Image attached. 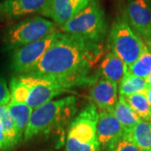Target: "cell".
<instances>
[{
    "label": "cell",
    "instance_id": "6da1fadb",
    "mask_svg": "<svg viewBox=\"0 0 151 151\" xmlns=\"http://www.w3.org/2000/svg\"><path fill=\"white\" fill-rule=\"evenodd\" d=\"M100 44L60 32L33 70L25 75L92 81L87 74L100 58Z\"/></svg>",
    "mask_w": 151,
    "mask_h": 151
},
{
    "label": "cell",
    "instance_id": "7a4b0ae2",
    "mask_svg": "<svg viewBox=\"0 0 151 151\" xmlns=\"http://www.w3.org/2000/svg\"><path fill=\"white\" fill-rule=\"evenodd\" d=\"M76 113V97H63L50 101L34 109L29 118L24 139L27 141L34 137L46 134L55 127L67 122Z\"/></svg>",
    "mask_w": 151,
    "mask_h": 151
},
{
    "label": "cell",
    "instance_id": "3957f363",
    "mask_svg": "<svg viewBox=\"0 0 151 151\" xmlns=\"http://www.w3.org/2000/svg\"><path fill=\"white\" fill-rule=\"evenodd\" d=\"M55 31L56 26L53 22L43 17H29L12 24L3 30L2 48L4 51L14 50L45 39Z\"/></svg>",
    "mask_w": 151,
    "mask_h": 151
},
{
    "label": "cell",
    "instance_id": "277c9868",
    "mask_svg": "<svg viewBox=\"0 0 151 151\" xmlns=\"http://www.w3.org/2000/svg\"><path fill=\"white\" fill-rule=\"evenodd\" d=\"M60 29L65 34L100 44L108 29L104 10L97 2H90L80 13L60 26Z\"/></svg>",
    "mask_w": 151,
    "mask_h": 151
},
{
    "label": "cell",
    "instance_id": "5b68a950",
    "mask_svg": "<svg viewBox=\"0 0 151 151\" xmlns=\"http://www.w3.org/2000/svg\"><path fill=\"white\" fill-rule=\"evenodd\" d=\"M98 112L92 103L87 104L71 122L65 142V151H100L97 138Z\"/></svg>",
    "mask_w": 151,
    "mask_h": 151
},
{
    "label": "cell",
    "instance_id": "8992f818",
    "mask_svg": "<svg viewBox=\"0 0 151 151\" xmlns=\"http://www.w3.org/2000/svg\"><path fill=\"white\" fill-rule=\"evenodd\" d=\"M18 77L29 87V95L25 103L32 109H35L44 103L51 101L55 97L66 92L73 86L85 85L91 81L29 75H20Z\"/></svg>",
    "mask_w": 151,
    "mask_h": 151
},
{
    "label": "cell",
    "instance_id": "52a82bcc",
    "mask_svg": "<svg viewBox=\"0 0 151 151\" xmlns=\"http://www.w3.org/2000/svg\"><path fill=\"white\" fill-rule=\"evenodd\" d=\"M108 46L109 50L120 57L129 67L139 59L145 44L122 16L116 19L112 24L108 35Z\"/></svg>",
    "mask_w": 151,
    "mask_h": 151
},
{
    "label": "cell",
    "instance_id": "ba28073f",
    "mask_svg": "<svg viewBox=\"0 0 151 151\" xmlns=\"http://www.w3.org/2000/svg\"><path fill=\"white\" fill-rule=\"evenodd\" d=\"M60 33L57 30L45 39L13 50L10 60L11 70L19 75L30 72L59 36Z\"/></svg>",
    "mask_w": 151,
    "mask_h": 151
},
{
    "label": "cell",
    "instance_id": "9c48e42d",
    "mask_svg": "<svg viewBox=\"0 0 151 151\" xmlns=\"http://www.w3.org/2000/svg\"><path fill=\"white\" fill-rule=\"evenodd\" d=\"M50 4L51 0H1L0 22L17 20L37 14L50 18Z\"/></svg>",
    "mask_w": 151,
    "mask_h": 151
},
{
    "label": "cell",
    "instance_id": "30bf717a",
    "mask_svg": "<svg viewBox=\"0 0 151 151\" xmlns=\"http://www.w3.org/2000/svg\"><path fill=\"white\" fill-rule=\"evenodd\" d=\"M124 18L143 41L151 39V0H128Z\"/></svg>",
    "mask_w": 151,
    "mask_h": 151
},
{
    "label": "cell",
    "instance_id": "8fae6325",
    "mask_svg": "<svg viewBox=\"0 0 151 151\" xmlns=\"http://www.w3.org/2000/svg\"><path fill=\"white\" fill-rule=\"evenodd\" d=\"M125 133L113 110H100L97 122V138L101 149L107 150Z\"/></svg>",
    "mask_w": 151,
    "mask_h": 151
},
{
    "label": "cell",
    "instance_id": "7c38bea8",
    "mask_svg": "<svg viewBox=\"0 0 151 151\" xmlns=\"http://www.w3.org/2000/svg\"><path fill=\"white\" fill-rule=\"evenodd\" d=\"M90 97L92 103L100 110H113L118 102V84L101 79L92 86Z\"/></svg>",
    "mask_w": 151,
    "mask_h": 151
},
{
    "label": "cell",
    "instance_id": "4fadbf2b",
    "mask_svg": "<svg viewBox=\"0 0 151 151\" xmlns=\"http://www.w3.org/2000/svg\"><path fill=\"white\" fill-rule=\"evenodd\" d=\"M88 4L82 0H51L50 18L60 27L80 13Z\"/></svg>",
    "mask_w": 151,
    "mask_h": 151
},
{
    "label": "cell",
    "instance_id": "5bb4252c",
    "mask_svg": "<svg viewBox=\"0 0 151 151\" xmlns=\"http://www.w3.org/2000/svg\"><path fill=\"white\" fill-rule=\"evenodd\" d=\"M100 70L104 79L119 85L128 73V66L120 57L109 50L101 63Z\"/></svg>",
    "mask_w": 151,
    "mask_h": 151
},
{
    "label": "cell",
    "instance_id": "9a60e30c",
    "mask_svg": "<svg viewBox=\"0 0 151 151\" xmlns=\"http://www.w3.org/2000/svg\"><path fill=\"white\" fill-rule=\"evenodd\" d=\"M113 113L126 133H131L135 126L141 121L140 118L125 102L122 95L119 96V100L113 109Z\"/></svg>",
    "mask_w": 151,
    "mask_h": 151
},
{
    "label": "cell",
    "instance_id": "2e32d148",
    "mask_svg": "<svg viewBox=\"0 0 151 151\" xmlns=\"http://www.w3.org/2000/svg\"><path fill=\"white\" fill-rule=\"evenodd\" d=\"M6 106L15 124L19 136L22 139L34 109L25 103H18L14 100H10Z\"/></svg>",
    "mask_w": 151,
    "mask_h": 151
},
{
    "label": "cell",
    "instance_id": "e0dca14e",
    "mask_svg": "<svg viewBox=\"0 0 151 151\" xmlns=\"http://www.w3.org/2000/svg\"><path fill=\"white\" fill-rule=\"evenodd\" d=\"M0 124L5 134L8 149L9 151L16 147L22 139L19 136L15 124L6 105H0Z\"/></svg>",
    "mask_w": 151,
    "mask_h": 151
},
{
    "label": "cell",
    "instance_id": "ac0fdd59",
    "mask_svg": "<svg viewBox=\"0 0 151 151\" xmlns=\"http://www.w3.org/2000/svg\"><path fill=\"white\" fill-rule=\"evenodd\" d=\"M125 102L129 104L141 120L151 121V105L149 103L146 93H135L129 96H123Z\"/></svg>",
    "mask_w": 151,
    "mask_h": 151
},
{
    "label": "cell",
    "instance_id": "d6986e66",
    "mask_svg": "<svg viewBox=\"0 0 151 151\" xmlns=\"http://www.w3.org/2000/svg\"><path fill=\"white\" fill-rule=\"evenodd\" d=\"M130 136L139 151H151V122L141 120Z\"/></svg>",
    "mask_w": 151,
    "mask_h": 151
},
{
    "label": "cell",
    "instance_id": "ffe728a7",
    "mask_svg": "<svg viewBox=\"0 0 151 151\" xmlns=\"http://www.w3.org/2000/svg\"><path fill=\"white\" fill-rule=\"evenodd\" d=\"M150 85L145 79L127 73L122 81L119 83V93L122 96H129L135 93H146L148 92Z\"/></svg>",
    "mask_w": 151,
    "mask_h": 151
},
{
    "label": "cell",
    "instance_id": "44dd1931",
    "mask_svg": "<svg viewBox=\"0 0 151 151\" xmlns=\"http://www.w3.org/2000/svg\"><path fill=\"white\" fill-rule=\"evenodd\" d=\"M128 72L145 80L150 76L151 73V52L146 45L139 59L128 67Z\"/></svg>",
    "mask_w": 151,
    "mask_h": 151
},
{
    "label": "cell",
    "instance_id": "7402d4cb",
    "mask_svg": "<svg viewBox=\"0 0 151 151\" xmlns=\"http://www.w3.org/2000/svg\"><path fill=\"white\" fill-rule=\"evenodd\" d=\"M11 100L18 103H26L29 95V87L22 82L18 76H14L10 81Z\"/></svg>",
    "mask_w": 151,
    "mask_h": 151
},
{
    "label": "cell",
    "instance_id": "603a6c76",
    "mask_svg": "<svg viewBox=\"0 0 151 151\" xmlns=\"http://www.w3.org/2000/svg\"><path fill=\"white\" fill-rule=\"evenodd\" d=\"M106 151H139V150L132 139L130 133H125L109 146Z\"/></svg>",
    "mask_w": 151,
    "mask_h": 151
},
{
    "label": "cell",
    "instance_id": "cb8c5ba5",
    "mask_svg": "<svg viewBox=\"0 0 151 151\" xmlns=\"http://www.w3.org/2000/svg\"><path fill=\"white\" fill-rule=\"evenodd\" d=\"M10 90L4 78L0 76V105H7L10 102Z\"/></svg>",
    "mask_w": 151,
    "mask_h": 151
},
{
    "label": "cell",
    "instance_id": "d4e9b609",
    "mask_svg": "<svg viewBox=\"0 0 151 151\" xmlns=\"http://www.w3.org/2000/svg\"><path fill=\"white\" fill-rule=\"evenodd\" d=\"M0 150L4 151H9L5 134L4 133V130H3V128L1 126V124H0Z\"/></svg>",
    "mask_w": 151,
    "mask_h": 151
},
{
    "label": "cell",
    "instance_id": "484cf974",
    "mask_svg": "<svg viewBox=\"0 0 151 151\" xmlns=\"http://www.w3.org/2000/svg\"><path fill=\"white\" fill-rule=\"evenodd\" d=\"M147 98L149 100V103H150L151 105V85L149 87V90H148V92H147Z\"/></svg>",
    "mask_w": 151,
    "mask_h": 151
},
{
    "label": "cell",
    "instance_id": "4316f807",
    "mask_svg": "<svg viewBox=\"0 0 151 151\" xmlns=\"http://www.w3.org/2000/svg\"><path fill=\"white\" fill-rule=\"evenodd\" d=\"M145 45L147 46V48L150 50V51L151 52V39L145 41Z\"/></svg>",
    "mask_w": 151,
    "mask_h": 151
},
{
    "label": "cell",
    "instance_id": "83f0119b",
    "mask_svg": "<svg viewBox=\"0 0 151 151\" xmlns=\"http://www.w3.org/2000/svg\"><path fill=\"white\" fill-rule=\"evenodd\" d=\"M146 81H147V83L150 86L151 85V73L150 74V76L146 78Z\"/></svg>",
    "mask_w": 151,
    "mask_h": 151
},
{
    "label": "cell",
    "instance_id": "f1b7e54d",
    "mask_svg": "<svg viewBox=\"0 0 151 151\" xmlns=\"http://www.w3.org/2000/svg\"><path fill=\"white\" fill-rule=\"evenodd\" d=\"M82 1H86V2H88V3H90V2H92V1H95V0H82Z\"/></svg>",
    "mask_w": 151,
    "mask_h": 151
}]
</instances>
